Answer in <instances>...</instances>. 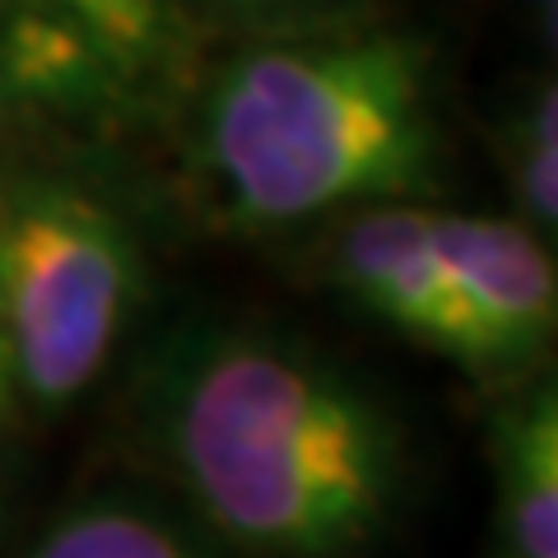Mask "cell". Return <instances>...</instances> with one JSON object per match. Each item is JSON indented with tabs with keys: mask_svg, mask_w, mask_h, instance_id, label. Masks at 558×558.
<instances>
[{
	"mask_svg": "<svg viewBox=\"0 0 558 558\" xmlns=\"http://www.w3.org/2000/svg\"><path fill=\"white\" fill-rule=\"evenodd\" d=\"M526 10H531V20L545 28V38L554 43V28H558V0H526Z\"/></svg>",
	"mask_w": 558,
	"mask_h": 558,
	"instance_id": "8fae6325",
	"label": "cell"
},
{
	"mask_svg": "<svg viewBox=\"0 0 558 558\" xmlns=\"http://www.w3.org/2000/svg\"><path fill=\"white\" fill-rule=\"evenodd\" d=\"M196 163L238 229L428 196L442 182L428 47L359 28L233 51L201 89Z\"/></svg>",
	"mask_w": 558,
	"mask_h": 558,
	"instance_id": "7a4b0ae2",
	"label": "cell"
},
{
	"mask_svg": "<svg viewBox=\"0 0 558 558\" xmlns=\"http://www.w3.org/2000/svg\"><path fill=\"white\" fill-rule=\"evenodd\" d=\"M140 396L168 475L247 558H359L405 498V424L299 336L196 322L154 354Z\"/></svg>",
	"mask_w": 558,
	"mask_h": 558,
	"instance_id": "6da1fadb",
	"label": "cell"
},
{
	"mask_svg": "<svg viewBox=\"0 0 558 558\" xmlns=\"http://www.w3.org/2000/svg\"><path fill=\"white\" fill-rule=\"evenodd\" d=\"M28 558H209L201 539L135 498H89L33 539Z\"/></svg>",
	"mask_w": 558,
	"mask_h": 558,
	"instance_id": "ba28073f",
	"label": "cell"
},
{
	"mask_svg": "<svg viewBox=\"0 0 558 558\" xmlns=\"http://www.w3.org/2000/svg\"><path fill=\"white\" fill-rule=\"evenodd\" d=\"M502 172L531 233L558 223V89L554 80L531 84L502 121Z\"/></svg>",
	"mask_w": 558,
	"mask_h": 558,
	"instance_id": "9c48e42d",
	"label": "cell"
},
{
	"mask_svg": "<svg viewBox=\"0 0 558 558\" xmlns=\"http://www.w3.org/2000/svg\"><path fill=\"white\" fill-rule=\"evenodd\" d=\"M433 238L475 344V377L517 381L539 368L558 326L549 242L521 219L433 215Z\"/></svg>",
	"mask_w": 558,
	"mask_h": 558,
	"instance_id": "277c9868",
	"label": "cell"
},
{
	"mask_svg": "<svg viewBox=\"0 0 558 558\" xmlns=\"http://www.w3.org/2000/svg\"><path fill=\"white\" fill-rule=\"evenodd\" d=\"M330 275L349 303H359L387 330L433 349L475 373V344L461 317L457 289L433 238V215L418 205L354 209L330 247Z\"/></svg>",
	"mask_w": 558,
	"mask_h": 558,
	"instance_id": "5b68a950",
	"label": "cell"
},
{
	"mask_svg": "<svg viewBox=\"0 0 558 558\" xmlns=\"http://www.w3.org/2000/svg\"><path fill=\"white\" fill-rule=\"evenodd\" d=\"M178 5H201V10H219V14H275V10H299V5H317V0H178Z\"/></svg>",
	"mask_w": 558,
	"mask_h": 558,
	"instance_id": "30bf717a",
	"label": "cell"
},
{
	"mask_svg": "<svg viewBox=\"0 0 558 558\" xmlns=\"http://www.w3.org/2000/svg\"><path fill=\"white\" fill-rule=\"evenodd\" d=\"M145 293V252L117 205L65 178L0 196V322L10 391L57 414L94 387Z\"/></svg>",
	"mask_w": 558,
	"mask_h": 558,
	"instance_id": "3957f363",
	"label": "cell"
},
{
	"mask_svg": "<svg viewBox=\"0 0 558 558\" xmlns=\"http://www.w3.org/2000/svg\"><path fill=\"white\" fill-rule=\"evenodd\" d=\"M0 94H5V89H0Z\"/></svg>",
	"mask_w": 558,
	"mask_h": 558,
	"instance_id": "4fadbf2b",
	"label": "cell"
},
{
	"mask_svg": "<svg viewBox=\"0 0 558 558\" xmlns=\"http://www.w3.org/2000/svg\"><path fill=\"white\" fill-rule=\"evenodd\" d=\"M494 475L508 558H558V396L549 381L498 414Z\"/></svg>",
	"mask_w": 558,
	"mask_h": 558,
	"instance_id": "52a82bcc",
	"label": "cell"
},
{
	"mask_svg": "<svg viewBox=\"0 0 558 558\" xmlns=\"http://www.w3.org/2000/svg\"><path fill=\"white\" fill-rule=\"evenodd\" d=\"M0 10L61 28L108 70L121 102L140 112L191 75L196 38L178 0H0Z\"/></svg>",
	"mask_w": 558,
	"mask_h": 558,
	"instance_id": "8992f818",
	"label": "cell"
},
{
	"mask_svg": "<svg viewBox=\"0 0 558 558\" xmlns=\"http://www.w3.org/2000/svg\"><path fill=\"white\" fill-rule=\"evenodd\" d=\"M10 354H5V322H0V424H5L10 414Z\"/></svg>",
	"mask_w": 558,
	"mask_h": 558,
	"instance_id": "7c38bea8",
	"label": "cell"
}]
</instances>
